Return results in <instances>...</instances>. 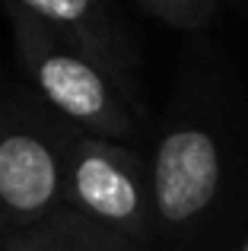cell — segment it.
Listing matches in <instances>:
<instances>
[{
  "label": "cell",
  "instance_id": "obj_1",
  "mask_svg": "<svg viewBox=\"0 0 248 251\" xmlns=\"http://www.w3.org/2000/svg\"><path fill=\"white\" fill-rule=\"evenodd\" d=\"M32 96L67 127L86 137L127 143L140 134V111L99 61L57 38L48 25L16 6H3Z\"/></svg>",
  "mask_w": 248,
  "mask_h": 251
},
{
  "label": "cell",
  "instance_id": "obj_2",
  "mask_svg": "<svg viewBox=\"0 0 248 251\" xmlns=\"http://www.w3.org/2000/svg\"><path fill=\"white\" fill-rule=\"evenodd\" d=\"M67 124L25 92H0V232L67 210Z\"/></svg>",
  "mask_w": 248,
  "mask_h": 251
},
{
  "label": "cell",
  "instance_id": "obj_3",
  "mask_svg": "<svg viewBox=\"0 0 248 251\" xmlns=\"http://www.w3.org/2000/svg\"><path fill=\"white\" fill-rule=\"evenodd\" d=\"M64 162L70 210L124 235L140 251H153L159 232L153 213L149 162L137 150L67 127Z\"/></svg>",
  "mask_w": 248,
  "mask_h": 251
},
{
  "label": "cell",
  "instance_id": "obj_4",
  "mask_svg": "<svg viewBox=\"0 0 248 251\" xmlns=\"http://www.w3.org/2000/svg\"><path fill=\"white\" fill-rule=\"evenodd\" d=\"M159 239H181L213 210L223 188V147L204 124H169L149 159Z\"/></svg>",
  "mask_w": 248,
  "mask_h": 251
},
{
  "label": "cell",
  "instance_id": "obj_5",
  "mask_svg": "<svg viewBox=\"0 0 248 251\" xmlns=\"http://www.w3.org/2000/svg\"><path fill=\"white\" fill-rule=\"evenodd\" d=\"M0 3L29 13L57 38L99 61L143 115L140 86H137V51L115 0H0Z\"/></svg>",
  "mask_w": 248,
  "mask_h": 251
},
{
  "label": "cell",
  "instance_id": "obj_6",
  "mask_svg": "<svg viewBox=\"0 0 248 251\" xmlns=\"http://www.w3.org/2000/svg\"><path fill=\"white\" fill-rule=\"evenodd\" d=\"M0 251H140L134 242L76 210H61L25 229L0 232Z\"/></svg>",
  "mask_w": 248,
  "mask_h": 251
},
{
  "label": "cell",
  "instance_id": "obj_7",
  "mask_svg": "<svg viewBox=\"0 0 248 251\" xmlns=\"http://www.w3.org/2000/svg\"><path fill=\"white\" fill-rule=\"evenodd\" d=\"M137 6L181 32L204 29L217 13V0H137Z\"/></svg>",
  "mask_w": 248,
  "mask_h": 251
},
{
  "label": "cell",
  "instance_id": "obj_8",
  "mask_svg": "<svg viewBox=\"0 0 248 251\" xmlns=\"http://www.w3.org/2000/svg\"><path fill=\"white\" fill-rule=\"evenodd\" d=\"M239 251H248V239H245V242H242V245H239Z\"/></svg>",
  "mask_w": 248,
  "mask_h": 251
}]
</instances>
